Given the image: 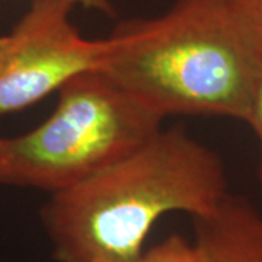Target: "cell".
<instances>
[{"mask_svg":"<svg viewBox=\"0 0 262 262\" xmlns=\"http://www.w3.org/2000/svg\"><path fill=\"white\" fill-rule=\"evenodd\" d=\"M75 6H80L83 9L95 10L106 16H113L114 8L111 0H72Z\"/></svg>","mask_w":262,"mask_h":262,"instance_id":"obj_9","label":"cell"},{"mask_svg":"<svg viewBox=\"0 0 262 262\" xmlns=\"http://www.w3.org/2000/svg\"><path fill=\"white\" fill-rule=\"evenodd\" d=\"M72 0H32L0 53V117L27 110L76 76L103 70L115 34L83 38L70 20Z\"/></svg>","mask_w":262,"mask_h":262,"instance_id":"obj_4","label":"cell"},{"mask_svg":"<svg viewBox=\"0 0 262 262\" xmlns=\"http://www.w3.org/2000/svg\"><path fill=\"white\" fill-rule=\"evenodd\" d=\"M163 117L102 70L76 76L37 128L6 139L9 182L50 194L72 187L139 149Z\"/></svg>","mask_w":262,"mask_h":262,"instance_id":"obj_3","label":"cell"},{"mask_svg":"<svg viewBox=\"0 0 262 262\" xmlns=\"http://www.w3.org/2000/svg\"><path fill=\"white\" fill-rule=\"evenodd\" d=\"M102 72L168 115L246 122L262 70V38L234 0H175L163 15L121 24Z\"/></svg>","mask_w":262,"mask_h":262,"instance_id":"obj_2","label":"cell"},{"mask_svg":"<svg viewBox=\"0 0 262 262\" xmlns=\"http://www.w3.org/2000/svg\"><path fill=\"white\" fill-rule=\"evenodd\" d=\"M246 124L253 130V134L256 136V140L259 144V165H258V181L262 189V70L259 80L256 84L255 94H253L251 111L246 118Z\"/></svg>","mask_w":262,"mask_h":262,"instance_id":"obj_7","label":"cell"},{"mask_svg":"<svg viewBox=\"0 0 262 262\" xmlns=\"http://www.w3.org/2000/svg\"><path fill=\"white\" fill-rule=\"evenodd\" d=\"M234 2L262 38V0H234Z\"/></svg>","mask_w":262,"mask_h":262,"instance_id":"obj_8","label":"cell"},{"mask_svg":"<svg viewBox=\"0 0 262 262\" xmlns=\"http://www.w3.org/2000/svg\"><path fill=\"white\" fill-rule=\"evenodd\" d=\"M194 220V244L204 262H262V214L251 201L227 194Z\"/></svg>","mask_w":262,"mask_h":262,"instance_id":"obj_5","label":"cell"},{"mask_svg":"<svg viewBox=\"0 0 262 262\" xmlns=\"http://www.w3.org/2000/svg\"><path fill=\"white\" fill-rule=\"evenodd\" d=\"M9 182V163H8V146L6 139L0 137V184Z\"/></svg>","mask_w":262,"mask_h":262,"instance_id":"obj_10","label":"cell"},{"mask_svg":"<svg viewBox=\"0 0 262 262\" xmlns=\"http://www.w3.org/2000/svg\"><path fill=\"white\" fill-rule=\"evenodd\" d=\"M127 262H204L200 249L179 234H172L166 241L150 248L136 259Z\"/></svg>","mask_w":262,"mask_h":262,"instance_id":"obj_6","label":"cell"},{"mask_svg":"<svg viewBox=\"0 0 262 262\" xmlns=\"http://www.w3.org/2000/svg\"><path fill=\"white\" fill-rule=\"evenodd\" d=\"M229 194L222 159L181 127L53 192L41 210L57 262H127L163 215L211 213Z\"/></svg>","mask_w":262,"mask_h":262,"instance_id":"obj_1","label":"cell"},{"mask_svg":"<svg viewBox=\"0 0 262 262\" xmlns=\"http://www.w3.org/2000/svg\"><path fill=\"white\" fill-rule=\"evenodd\" d=\"M5 44H6V35H0V53L5 47Z\"/></svg>","mask_w":262,"mask_h":262,"instance_id":"obj_11","label":"cell"}]
</instances>
